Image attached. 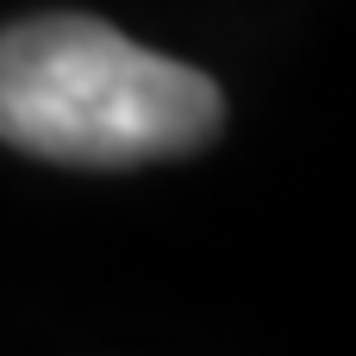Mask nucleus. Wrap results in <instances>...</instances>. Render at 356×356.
<instances>
[{"mask_svg":"<svg viewBox=\"0 0 356 356\" xmlns=\"http://www.w3.org/2000/svg\"><path fill=\"white\" fill-rule=\"evenodd\" d=\"M213 75L144 50L88 13H38L0 31V144L69 163L131 169L194 156L219 138Z\"/></svg>","mask_w":356,"mask_h":356,"instance_id":"nucleus-1","label":"nucleus"}]
</instances>
